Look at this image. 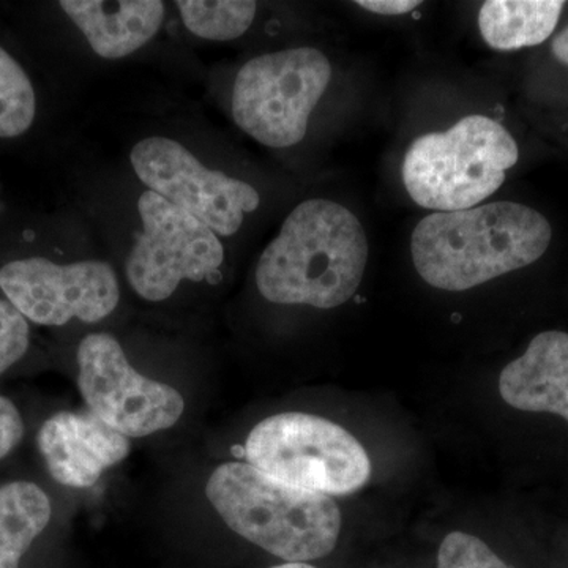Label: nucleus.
Listing matches in <instances>:
<instances>
[{
  "label": "nucleus",
  "instance_id": "1",
  "mask_svg": "<svg viewBox=\"0 0 568 568\" xmlns=\"http://www.w3.org/2000/svg\"><path fill=\"white\" fill-rule=\"evenodd\" d=\"M368 252L364 226L349 209L306 200L261 254L257 290L272 304L336 308L357 293Z\"/></svg>",
  "mask_w": 568,
  "mask_h": 568
},
{
  "label": "nucleus",
  "instance_id": "2",
  "mask_svg": "<svg viewBox=\"0 0 568 568\" xmlns=\"http://www.w3.org/2000/svg\"><path fill=\"white\" fill-rule=\"evenodd\" d=\"M551 237V224L536 209L497 201L425 216L410 237V254L429 286L459 293L536 263Z\"/></svg>",
  "mask_w": 568,
  "mask_h": 568
},
{
  "label": "nucleus",
  "instance_id": "3",
  "mask_svg": "<svg viewBox=\"0 0 568 568\" xmlns=\"http://www.w3.org/2000/svg\"><path fill=\"white\" fill-rule=\"evenodd\" d=\"M205 495L239 536L286 562L331 555L342 530V514L331 497L291 487L246 463L213 470Z\"/></svg>",
  "mask_w": 568,
  "mask_h": 568
},
{
  "label": "nucleus",
  "instance_id": "4",
  "mask_svg": "<svg viewBox=\"0 0 568 568\" xmlns=\"http://www.w3.org/2000/svg\"><path fill=\"white\" fill-rule=\"evenodd\" d=\"M518 159L506 126L487 115H467L447 132L414 140L403 160V183L420 207L466 211L495 194Z\"/></svg>",
  "mask_w": 568,
  "mask_h": 568
},
{
  "label": "nucleus",
  "instance_id": "5",
  "mask_svg": "<svg viewBox=\"0 0 568 568\" xmlns=\"http://www.w3.org/2000/svg\"><path fill=\"white\" fill-rule=\"evenodd\" d=\"M245 455L268 477L325 496L358 491L372 474L362 444L343 426L312 414L265 418L250 433Z\"/></svg>",
  "mask_w": 568,
  "mask_h": 568
},
{
  "label": "nucleus",
  "instance_id": "6",
  "mask_svg": "<svg viewBox=\"0 0 568 568\" xmlns=\"http://www.w3.org/2000/svg\"><path fill=\"white\" fill-rule=\"evenodd\" d=\"M331 80V61L316 48L257 55L235 78L234 121L260 144L291 148L304 140Z\"/></svg>",
  "mask_w": 568,
  "mask_h": 568
},
{
  "label": "nucleus",
  "instance_id": "7",
  "mask_svg": "<svg viewBox=\"0 0 568 568\" xmlns=\"http://www.w3.org/2000/svg\"><path fill=\"white\" fill-rule=\"evenodd\" d=\"M138 212L142 231L126 260V278L145 301H166L185 280H212L222 267V241L192 213L151 190L141 194Z\"/></svg>",
  "mask_w": 568,
  "mask_h": 568
},
{
  "label": "nucleus",
  "instance_id": "8",
  "mask_svg": "<svg viewBox=\"0 0 568 568\" xmlns=\"http://www.w3.org/2000/svg\"><path fill=\"white\" fill-rule=\"evenodd\" d=\"M78 386L93 416L126 437H144L178 424L185 399L168 384L142 376L118 339L85 336L78 346Z\"/></svg>",
  "mask_w": 568,
  "mask_h": 568
},
{
  "label": "nucleus",
  "instance_id": "9",
  "mask_svg": "<svg viewBox=\"0 0 568 568\" xmlns=\"http://www.w3.org/2000/svg\"><path fill=\"white\" fill-rule=\"evenodd\" d=\"M134 174L151 192L192 213L216 235L241 230L245 213L261 203L254 186L222 171L207 170L181 142L145 138L130 153Z\"/></svg>",
  "mask_w": 568,
  "mask_h": 568
},
{
  "label": "nucleus",
  "instance_id": "10",
  "mask_svg": "<svg viewBox=\"0 0 568 568\" xmlns=\"http://www.w3.org/2000/svg\"><path fill=\"white\" fill-rule=\"evenodd\" d=\"M0 291L29 323L48 327L71 320L99 323L114 312L121 298L114 268L103 261H10L0 268Z\"/></svg>",
  "mask_w": 568,
  "mask_h": 568
},
{
  "label": "nucleus",
  "instance_id": "11",
  "mask_svg": "<svg viewBox=\"0 0 568 568\" xmlns=\"http://www.w3.org/2000/svg\"><path fill=\"white\" fill-rule=\"evenodd\" d=\"M37 446L51 477L70 488H91L130 454L129 437L121 432L92 413L69 410L41 425Z\"/></svg>",
  "mask_w": 568,
  "mask_h": 568
},
{
  "label": "nucleus",
  "instance_id": "12",
  "mask_svg": "<svg viewBox=\"0 0 568 568\" xmlns=\"http://www.w3.org/2000/svg\"><path fill=\"white\" fill-rule=\"evenodd\" d=\"M504 402L526 413H548L568 422V334L541 332L499 377Z\"/></svg>",
  "mask_w": 568,
  "mask_h": 568
},
{
  "label": "nucleus",
  "instance_id": "13",
  "mask_svg": "<svg viewBox=\"0 0 568 568\" xmlns=\"http://www.w3.org/2000/svg\"><path fill=\"white\" fill-rule=\"evenodd\" d=\"M61 9L100 58H126L148 44L163 26L162 0H62Z\"/></svg>",
  "mask_w": 568,
  "mask_h": 568
},
{
  "label": "nucleus",
  "instance_id": "14",
  "mask_svg": "<svg viewBox=\"0 0 568 568\" xmlns=\"http://www.w3.org/2000/svg\"><path fill=\"white\" fill-rule=\"evenodd\" d=\"M564 7L559 0H488L478 11V29L493 50L537 47L555 32Z\"/></svg>",
  "mask_w": 568,
  "mask_h": 568
},
{
  "label": "nucleus",
  "instance_id": "15",
  "mask_svg": "<svg viewBox=\"0 0 568 568\" xmlns=\"http://www.w3.org/2000/svg\"><path fill=\"white\" fill-rule=\"evenodd\" d=\"M51 517L50 496L39 485L24 480L0 485V568H20Z\"/></svg>",
  "mask_w": 568,
  "mask_h": 568
},
{
  "label": "nucleus",
  "instance_id": "16",
  "mask_svg": "<svg viewBox=\"0 0 568 568\" xmlns=\"http://www.w3.org/2000/svg\"><path fill=\"white\" fill-rule=\"evenodd\" d=\"M183 24L193 36L212 41H231L248 31L256 17L252 0H179Z\"/></svg>",
  "mask_w": 568,
  "mask_h": 568
},
{
  "label": "nucleus",
  "instance_id": "17",
  "mask_svg": "<svg viewBox=\"0 0 568 568\" xmlns=\"http://www.w3.org/2000/svg\"><path fill=\"white\" fill-rule=\"evenodd\" d=\"M37 118V93L28 71L0 44V140L28 133Z\"/></svg>",
  "mask_w": 568,
  "mask_h": 568
},
{
  "label": "nucleus",
  "instance_id": "18",
  "mask_svg": "<svg viewBox=\"0 0 568 568\" xmlns=\"http://www.w3.org/2000/svg\"><path fill=\"white\" fill-rule=\"evenodd\" d=\"M437 568H514L504 562L480 538L452 532L444 538L437 555Z\"/></svg>",
  "mask_w": 568,
  "mask_h": 568
},
{
  "label": "nucleus",
  "instance_id": "19",
  "mask_svg": "<svg viewBox=\"0 0 568 568\" xmlns=\"http://www.w3.org/2000/svg\"><path fill=\"white\" fill-rule=\"evenodd\" d=\"M31 343L29 321L18 312L17 306L0 298V375L20 362Z\"/></svg>",
  "mask_w": 568,
  "mask_h": 568
},
{
  "label": "nucleus",
  "instance_id": "20",
  "mask_svg": "<svg viewBox=\"0 0 568 568\" xmlns=\"http://www.w3.org/2000/svg\"><path fill=\"white\" fill-rule=\"evenodd\" d=\"M24 437L21 413L7 396L0 395V459L9 457Z\"/></svg>",
  "mask_w": 568,
  "mask_h": 568
},
{
  "label": "nucleus",
  "instance_id": "21",
  "mask_svg": "<svg viewBox=\"0 0 568 568\" xmlns=\"http://www.w3.org/2000/svg\"><path fill=\"white\" fill-rule=\"evenodd\" d=\"M355 6L383 17H399L417 10L422 2L420 0H357Z\"/></svg>",
  "mask_w": 568,
  "mask_h": 568
},
{
  "label": "nucleus",
  "instance_id": "22",
  "mask_svg": "<svg viewBox=\"0 0 568 568\" xmlns=\"http://www.w3.org/2000/svg\"><path fill=\"white\" fill-rule=\"evenodd\" d=\"M551 51L560 63L568 67V26L552 40Z\"/></svg>",
  "mask_w": 568,
  "mask_h": 568
},
{
  "label": "nucleus",
  "instance_id": "23",
  "mask_svg": "<svg viewBox=\"0 0 568 568\" xmlns=\"http://www.w3.org/2000/svg\"><path fill=\"white\" fill-rule=\"evenodd\" d=\"M272 568H316V567L310 566V564H305V562H287V564H283V566H276V567H272Z\"/></svg>",
  "mask_w": 568,
  "mask_h": 568
}]
</instances>
